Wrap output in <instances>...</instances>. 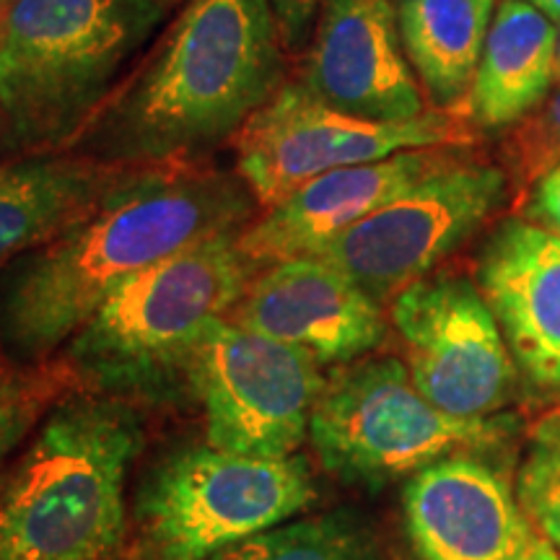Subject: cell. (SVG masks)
<instances>
[{"label": "cell", "instance_id": "f1b7e54d", "mask_svg": "<svg viewBox=\"0 0 560 560\" xmlns=\"http://www.w3.org/2000/svg\"><path fill=\"white\" fill-rule=\"evenodd\" d=\"M556 79L560 81V21H558V62H556Z\"/></svg>", "mask_w": 560, "mask_h": 560}, {"label": "cell", "instance_id": "44dd1931", "mask_svg": "<svg viewBox=\"0 0 560 560\" xmlns=\"http://www.w3.org/2000/svg\"><path fill=\"white\" fill-rule=\"evenodd\" d=\"M213 560H369V540L348 514L285 522Z\"/></svg>", "mask_w": 560, "mask_h": 560}, {"label": "cell", "instance_id": "ba28073f", "mask_svg": "<svg viewBox=\"0 0 560 560\" xmlns=\"http://www.w3.org/2000/svg\"><path fill=\"white\" fill-rule=\"evenodd\" d=\"M231 140L236 174L257 206L268 210L306 182L342 166L416 149H467L478 140V125L465 112L436 107L405 122L363 120L317 100L301 81H283Z\"/></svg>", "mask_w": 560, "mask_h": 560}, {"label": "cell", "instance_id": "d6986e66", "mask_svg": "<svg viewBox=\"0 0 560 560\" xmlns=\"http://www.w3.org/2000/svg\"><path fill=\"white\" fill-rule=\"evenodd\" d=\"M495 0H397V26L420 89L436 109L465 112Z\"/></svg>", "mask_w": 560, "mask_h": 560}, {"label": "cell", "instance_id": "7a4b0ae2", "mask_svg": "<svg viewBox=\"0 0 560 560\" xmlns=\"http://www.w3.org/2000/svg\"><path fill=\"white\" fill-rule=\"evenodd\" d=\"M283 47L270 0H190L70 151L128 166L198 161L276 94Z\"/></svg>", "mask_w": 560, "mask_h": 560}, {"label": "cell", "instance_id": "603a6c76", "mask_svg": "<svg viewBox=\"0 0 560 560\" xmlns=\"http://www.w3.org/2000/svg\"><path fill=\"white\" fill-rule=\"evenodd\" d=\"M516 499L540 537L560 548V418L545 420L524 459Z\"/></svg>", "mask_w": 560, "mask_h": 560}, {"label": "cell", "instance_id": "8992f818", "mask_svg": "<svg viewBox=\"0 0 560 560\" xmlns=\"http://www.w3.org/2000/svg\"><path fill=\"white\" fill-rule=\"evenodd\" d=\"M509 418H454L420 395L395 355L342 363L327 376L310 420L325 470L346 482L384 486L452 454L490 450L509 436Z\"/></svg>", "mask_w": 560, "mask_h": 560}, {"label": "cell", "instance_id": "7402d4cb", "mask_svg": "<svg viewBox=\"0 0 560 560\" xmlns=\"http://www.w3.org/2000/svg\"><path fill=\"white\" fill-rule=\"evenodd\" d=\"M509 182L522 195L560 164V81L529 115L506 130L501 143Z\"/></svg>", "mask_w": 560, "mask_h": 560}, {"label": "cell", "instance_id": "7c38bea8", "mask_svg": "<svg viewBox=\"0 0 560 560\" xmlns=\"http://www.w3.org/2000/svg\"><path fill=\"white\" fill-rule=\"evenodd\" d=\"M301 83L363 120L405 122L429 112L405 55L395 0H325Z\"/></svg>", "mask_w": 560, "mask_h": 560}, {"label": "cell", "instance_id": "e0dca14e", "mask_svg": "<svg viewBox=\"0 0 560 560\" xmlns=\"http://www.w3.org/2000/svg\"><path fill=\"white\" fill-rule=\"evenodd\" d=\"M130 170L73 151L0 159V272L81 219Z\"/></svg>", "mask_w": 560, "mask_h": 560}, {"label": "cell", "instance_id": "83f0119b", "mask_svg": "<svg viewBox=\"0 0 560 560\" xmlns=\"http://www.w3.org/2000/svg\"><path fill=\"white\" fill-rule=\"evenodd\" d=\"M9 475H11V470H5V467H0V495H3L5 482H9Z\"/></svg>", "mask_w": 560, "mask_h": 560}, {"label": "cell", "instance_id": "52a82bcc", "mask_svg": "<svg viewBox=\"0 0 560 560\" xmlns=\"http://www.w3.org/2000/svg\"><path fill=\"white\" fill-rule=\"evenodd\" d=\"M317 488L299 454L257 459L187 446L153 467L138 490L145 560H210L310 509Z\"/></svg>", "mask_w": 560, "mask_h": 560}, {"label": "cell", "instance_id": "ac0fdd59", "mask_svg": "<svg viewBox=\"0 0 560 560\" xmlns=\"http://www.w3.org/2000/svg\"><path fill=\"white\" fill-rule=\"evenodd\" d=\"M558 26L527 0H501L482 47L465 115L482 130H509L556 86Z\"/></svg>", "mask_w": 560, "mask_h": 560}, {"label": "cell", "instance_id": "5bb4252c", "mask_svg": "<svg viewBox=\"0 0 560 560\" xmlns=\"http://www.w3.org/2000/svg\"><path fill=\"white\" fill-rule=\"evenodd\" d=\"M402 506L420 560H516L535 540L506 475L472 454L412 475Z\"/></svg>", "mask_w": 560, "mask_h": 560}, {"label": "cell", "instance_id": "d4e9b609", "mask_svg": "<svg viewBox=\"0 0 560 560\" xmlns=\"http://www.w3.org/2000/svg\"><path fill=\"white\" fill-rule=\"evenodd\" d=\"M325 0H270L272 16L285 47H299L312 32L314 19Z\"/></svg>", "mask_w": 560, "mask_h": 560}, {"label": "cell", "instance_id": "cb8c5ba5", "mask_svg": "<svg viewBox=\"0 0 560 560\" xmlns=\"http://www.w3.org/2000/svg\"><path fill=\"white\" fill-rule=\"evenodd\" d=\"M524 219L560 236V164L524 195Z\"/></svg>", "mask_w": 560, "mask_h": 560}, {"label": "cell", "instance_id": "4316f807", "mask_svg": "<svg viewBox=\"0 0 560 560\" xmlns=\"http://www.w3.org/2000/svg\"><path fill=\"white\" fill-rule=\"evenodd\" d=\"M527 3L540 9L545 16H550L552 21H560V0H527Z\"/></svg>", "mask_w": 560, "mask_h": 560}, {"label": "cell", "instance_id": "484cf974", "mask_svg": "<svg viewBox=\"0 0 560 560\" xmlns=\"http://www.w3.org/2000/svg\"><path fill=\"white\" fill-rule=\"evenodd\" d=\"M516 560H560V548L545 540V537H535Z\"/></svg>", "mask_w": 560, "mask_h": 560}, {"label": "cell", "instance_id": "3957f363", "mask_svg": "<svg viewBox=\"0 0 560 560\" xmlns=\"http://www.w3.org/2000/svg\"><path fill=\"white\" fill-rule=\"evenodd\" d=\"M170 13V0H9L0 13V156L66 153Z\"/></svg>", "mask_w": 560, "mask_h": 560}, {"label": "cell", "instance_id": "8fae6325", "mask_svg": "<svg viewBox=\"0 0 560 560\" xmlns=\"http://www.w3.org/2000/svg\"><path fill=\"white\" fill-rule=\"evenodd\" d=\"M412 382L454 418H488L514 400L516 361L478 283L429 276L389 304Z\"/></svg>", "mask_w": 560, "mask_h": 560}, {"label": "cell", "instance_id": "9c48e42d", "mask_svg": "<svg viewBox=\"0 0 560 560\" xmlns=\"http://www.w3.org/2000/svg\"><path fill=\"white\" fill-rule=\"evenodd\" d=\"M182 374L206 412L208 444L257 459L296 454L327 382L306 350L229 317L210 322Z\"/></svg>", "mask_w": 560, "mask_h": 560}, {"label": "cell", "instance_id": "6da1fadb", "mask_svg": "<svg viewBox=\"0 0 560 560\" xmlns=\"http://www.w3.org/2000/svg\"><path fill=\"white\" fill-rule=\"evenodd\" d=\"M257 200L240 174L200 161L132 166L94 208L0 272V346L47 363L125 280L242 231Z\"/></svg>", "mask_w": 560, "mask_h": 560}, {"label": "cell", "instance_id": "4dcf8cb0", "mask_svg": "<svg viewBox=\"0 0 560 560\" xmlns=\"http://www.w3.org/2000/svg\"><path fill=\"white\" fill-rule=\"evenodd\" d=\"M0 125H3V122H0Z\"/></svg>", "mask_w": 560, "mask_h": 560}, {"label": "cell", "instance_id": "f546056e", "mask_svg": "<svg viewBox=\"0 0 560 560\" xmlns=\"http://www.w3.org/2000/svg\"><path fill=\"white\" fill-rule=\"evenodd\" d=\"M5 3H9V0H0V13H3V9H5Z\"/></svg>", "mask_w": 560, "mask_h": 560}, {"label": "cell", "instance_id": "9a60e30c", "mask_svg": "<svg viewBox=\"0 0 560 560\" xmlns=\"http://www.w3.org/2000/svg\"><path fill=\"white\" fill-rule=\"evenodd\" d=\"M465 149H416L371 164L342 166L306 182L278 206L265 210L262 219L247 223L240 247L257 268L317 255L342 231L387 206L420 179L457 161Z\"/></svg>", "mask_w": 560, "mask_h": 560}, {"label": "cell", "instance_id": "2e32d148", "mask_svg": "<svg viewBox=\"0 0 560 560\" xmlns=\"http://www.w3.org/2000/svg\"><path fill=\"white\" fill-rule=\"evenodd\" d=\"M478 289L532 387L560 389V236L520 215L499 221L478 257Z\"/></svg>", "mask_w": 560, "mask_h": 560}, {"label": "cell", "instance_id": "4fadbf2b", "mask_svg": "<svg viewBox=\"0 0 560 560\" xmlns=\"http://www.w3.org/2000/svg\"><path fill=\"white\" fill-rule=\"evenodd\" d=\"M229 319L306 350L322 366L361 359L387 335L380 301L317 255L268 265L252 278Z\"/></svg>", "mask_w": 560, "mask_h": 560}, {"label": "cell", "instance_id": "30bf717a", "mask_svg": "<svg viewBox=\"0 0 560 560\" xmlns=\"http://www.w3.org/2000/svg\"><path fill=\"white\" fill-rule=\"evenodd\" d=\"M506 190V170L465 151L335 236L317 257L346 272L374 301L392 304L486 226Z\"/></svg>", "mask_w": 560, "mask_h": 560}, {"label": "cell", "instance_id": "ffe728a7", "mask_svg": "<svg viewBox=\"0 0 560 560\" xmlns=\"http://www.w3.org/2000/svg\"><path fill=\"white\" fill-rule=\"evenodd\" d=\"M73 384L79 382L62 359L21 363L0 346V467Z\"/></svg>", "mask_w": 560, "mask_h": 560}, {"label": "cell", "instance_id": "5b68a950", "mask_svg": "<svg viewBox=\"0 0 560 560\" xmlns=\"http://www.w3.org/2000/svg\"><path fill=\"white\" fill-rule=\"evenodd\" d=\"M240 234L213 236L125 280L66 346L75 382L153 392L182 374L206 327L229 317L255 278Z\"/></svg>", "mask_w": 560, "mask_h": 560}, {"label": "cell", "instance_id": "277c9868", "mask_svg": "<svg viewBox=\"0 0 560 560\" xmlns=\"http://www.w3.org/2000/svg\"><path fill=\"white\" fill-rule=\"evenodd\" d=\"M143 425L117 397L60 400L0 495V560H115Z\"/></svg>", "mask_w": 560, "mask_h": 560}]
</instances>
